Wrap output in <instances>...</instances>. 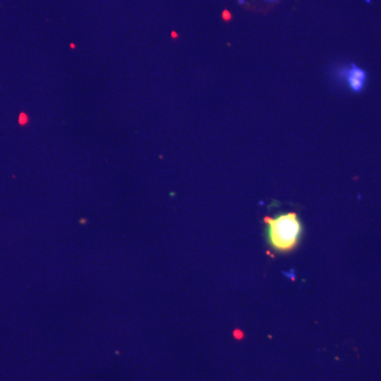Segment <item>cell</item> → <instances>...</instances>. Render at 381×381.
I'll return each instance as SVG.
<instances>
[{
	"instance_id": "cell-1",
	"label": "cell",
	"mask_w": 381,
	"mask_h": 381,
	"mask_svg": "<svg viewBox=\"0 0 381 381\" xmlns=\"http://www.w3.org/2000/svg\"><path fill=\"white\" fill-rule=\"evenodd\" d=\"M267 230L268 242L276 252L287 253L293 251L299 244L303 227L297 213H285L276 217L264 219Z\"/></svg>"
},
{
	"instance_id": "cell-3",
	"label": "cell",
	"mask_w": 381,
	"mask_h": 381,
	"mask_svg": "<svg viewBox=\"0 0 381 381\" xmlns=\"http://www.w3.org/2000/svg\"><path fill=\"white\" fill-rule=\"evenodd\" d=\"M267 1H276V0H267Z\"/></svg>"
},
{
	"instance_id": "cell-2",
	"label": "cell",
	"mask_w": 381,
	"mask_h": 381,
	"mask_svg": "<svg viewBox=\"0 0 381 381\" xmlns=\"http://www.w3.org/2000/svg\"><path fill=\"white\" fill-rule=\"evenodd\" d=\"M339 74L346 81L351 90L354 93H359L365 89L367 72L355 64H352L350 68H344Z\"/></svg>"
}]
</instances>
